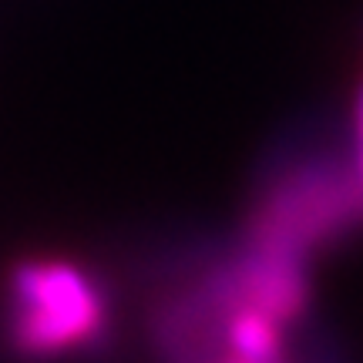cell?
<instances>
[{"label": "cell", "mask_w": 363, "mask_h": 363, "mask_svg": "<svg viewBox=\"0 0 363 363\" xmlns=\"http://www.w3.org/2000/svg\"><path fill=\"white\" fill-rule=\"evenodd\" d=\"M233 286L239 306H256L276 323H289V320L303 316L306 303H310L306 259L286 256V252L256 249L233 272Z\"/></svg>", "instance_id": "cell-2"}, {"label": "cell", "mask_w": 363, "mask_h": 363, "mask_svg": "<svg viewBox=\"0 0 363 363\" xmlns=\"http://www.w3.org/2000/svg\"><path fill=\"white\" fill-rule=\"evenodd\" d=\"M13 310L7 316L11 350L24 360H51L94 340L104 299L91 276L71 262L27 259L11 272Z\"/></svg>", "instance_id": "cell-1"}, {"label": "cell", "mask_w": 363, "mask_h": 363, "mask_svg": "<svg viewBox=\"0 0 363 363\" xmlns=\"http://www.w3.org/2000/svg\"><path fill=\"white\" fill-rule=\"evenodd\" d=\"M229 347L233 357L246 363H283V333L279 323L256 306H235L229 320Z\"/></svg>", "instance_id": "cell-3"}]
</instances>
